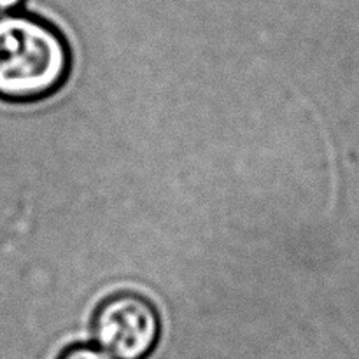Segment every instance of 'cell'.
Instances as JSON below:
<instances>
[{
    "label": "cell",
    "mask_w": 359,
    "mask_h": 359,
    "mask_svg": "<svg viewBox=\"0 0 359 359\" xmlns=\"http://www.w3.org/2000/svg\"><path fill=\"white\" fill-rule=\"evenodd\" d=\"M70 72L72 51L58 28L25 13L0 18V100H44L62 90Z\"/></svg>",
    "instance_id": "1"
},
{
    "label": "cell",
    "mask_w": 359,
    "mask_h": 359,
    "mask_svg": "<svg viewBox=\"0 0 359 359\" xmlns=\"http://www.w3.org/2000/svg\"><path fill=\"white\" fill-rule=\"evenodd\" d=\"M58 359H114L95 346H74L69 347Z\"/></svg>",
    "instance_id": "3"
},
{
    "label": "cell",
    "mask_w": 359,
    "mask_h": 359,
    "mask_svg": "<svg viewBox=\"0 0 359 359\" xmlns=\"http://www.w3.org/2000/svg\"><path fill=\"white\" fill-rule=\"evenodd\" d=\"M98 349L114 359H146L158 346L161 319L153 302L137 293H118L98 305L91 325Z\"/></svg>",
    "instance_id": "2"
},
{
    "label": "cell",
    "mask_w": 359,
    "mask_h": 359,
    "mask_svg": "<svg viewBox=\"0 0 359 359\" xmlns=\"http://www.w3.org/2000/svg\"><path fill=\"white\" fill-rule=\"evenodd\" d=\"M23 2L25 0H0V18L16 13L23 6Z\"/></svg>",
    "instance_id": "4"
}]
</instances>
